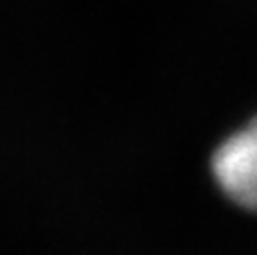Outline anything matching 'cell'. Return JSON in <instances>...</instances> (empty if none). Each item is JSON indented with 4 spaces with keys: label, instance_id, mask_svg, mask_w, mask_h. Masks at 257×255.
I'll return each mask as SVG.
<instances>
[{
    "label": "cell",
    "instance_id": "1",
    "mask_svg": "<svg viewBox=\"0 0 257 255\" xmlns=\"http://www.w3.org/2000/svg\"><path fill=\"white\" fill-rule=\"evenodd\" d=\"M212 172L221 190L246 208L255 206V181H257V140L255 126L248 124L244 131L230 136L214 152Z\"/></svg>",
    "mask_w": 257,
    "mask_h": 255
}]
</instances>
